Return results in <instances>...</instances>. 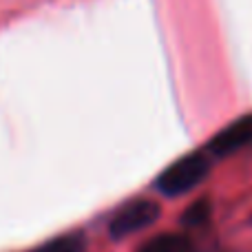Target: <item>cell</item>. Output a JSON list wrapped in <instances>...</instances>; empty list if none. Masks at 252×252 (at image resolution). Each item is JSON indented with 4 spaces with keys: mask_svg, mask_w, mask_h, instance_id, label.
<instances>
[{
    "mask_svg": "<svg viewBox=\"0 0 252 252\" xmlns=\"http://www.w3.org/2000/svg\"><path fill=\"white\" fill-rule=\"evenodd\" d=\"M210 161L213 159L204 148L179 157L155 177V190L168 199L186 195L206 179V175L210 173Z\"/></svg>",
    "mask_w": 252,
    "mask_h": 252,
    "instance_id": "1",
    "label": "cell"
},
{
    "mask_svg": "<svg viewBox=\"0 0 252 252\" xmlns=\"http://www.w3.org/2000/svg\"><path fill=\"white\" fill-rule=\"evenodd\" d=\"M159 204L151 199H130L120 206L109 221V235L113 239H124L135 232H142L144 228L153 226L159 219Z\"/></svg>",
    "mask_w": 252,
    "mask_h": 252,
    "instance_id": "2",
    "label": "cell"
},
{
    "mask_svg": "<svg viewBox=\"0 0 252 252\" xmlns=\"http://www.w3.org/2000/svg\"><path fill=\"white\" fill-rule=\"evenodd\" d=\"M252 144V113L241 115L239 120L223 126L219 133L206 142L204 151L210 159H223L228 155H235L237 151H244Z\"/></svg>",
    "mask_w": 252,
    "mask_h": 252,
    "instance_id": "3",
    "label": "cell"
},
{
    "mask_svg": "<svg viewBox=\"0 0 252 252\" xmlns=\"http://www.w3.org/2000/svg\"><path fill=\"white\" fill-rule=\"evenodd\" d=\"M137 252H208V250L197 246L188 235L166 232V235H157L153 239L144 241L137 248Z\"/></svg>",
    "mask_w": 252,
    "mask_h": 252,
    "instance_id": "4",
    "label": "cell"
},
{
    "mask_svg": "<svg viewBox=\"0 0 252 252\" xmlns=\"http://www.w3.org/2000/svg\"><path fill=\"white\" fill-rule=\"evenodd\" d=\"M38 252H84V237H82V232L62 235L58 239L44 244Z\"/></svg>",
    "mask_w": 252,
    "mask_h": 252,
    "instance_id": "5",
    "label": "cell"
},
{
    "mask_svg": "<svg viewBox=\"0 0 252 252\" xmlns=\"http://www.w3.org/2000/svg\"><path fill=\"white\" fill-rule=\"evenodd\" d=\"M210 219V204L208 199H199L195 204H190L186 208V213L182 215V223L188 228H199V226H206Z\"/></svg>",
    "mask_w": 252,
    "mask_h": 252,
    "instance_id": "6",
    "label": "cell"
}]
</instances>
